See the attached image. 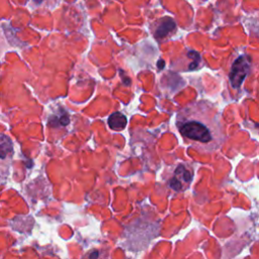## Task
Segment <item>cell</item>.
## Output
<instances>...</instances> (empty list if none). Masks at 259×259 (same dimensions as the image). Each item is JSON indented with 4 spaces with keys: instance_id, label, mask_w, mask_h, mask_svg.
Segmentation results:
<instances>
[{
    "instance_id": "2",
    "label": "cell",
    "mask_w": 259,
    "mask_h": 259,
    "mask_svg": "<svg viewBox=\"0 0 259 259\" xmlns=\"http://www.w3.org/2000/svg\"><path fill=\"white\" fill-rule=\"evenodd\" d=\"M250 70V62L246 56H240L235 60L230 73V81L234 88H239Z\"/></svg>"
},
{
    "instance_id": "8",
    "label": "cell",
    "mask_w": 259,
    "mask_h": 259,
    "mask_svg": "<svg viewBox=\"0 0 259 259\" xmlns=\"http://www.w3.org/2000/svg\"><path fill=\"white\" fill-rule=\"evenodd\" d=\"M96 256H98V253H94V254L90 255V257H96Z\"/></svg>"
},
{
    "instance_id": "3",
    "label": "cell",
    "mask_w": 259,
    "mask_h": 259,
    "mask_svg": "<svg viewBox=\"0 0 259 259\" xmlns=\"http://www.w3.org/2000/svg\"><path fill=\"white\" fill-rule=\"evenodd\" d=\"M193 178V174L189 172L183 165H179L175 170V176L172 178L169 182L170 187L175 191H180L181 189V181L189 182Z\"/></svg>"
},
{
    "instance_id": "7",
    "label": "cell",
    "mask_w": 259,
    "mask_h": 259,
    "mask_svg": "<svg viewBox=\"0 0 259 259\" xmlns=\"http://www.w3.org/2000/svg\"><path fill=\"white\" fill-rule=\"evenodd\" d=\"M49 124L52 127H57V126H66L69 124V116L65 114L62 115V117L58 116H52L49 120Z\"/></svg>"
},
{
    "instance_id": "1",
    "label": "cell",
    "mask_w": 259,
    "mask_h": 259,
    "mask_svg": "<svg viewBox=\"0 0 259 259\" xmlns=\"http://www.w3.org/2000/svg\"><path fill=\"white\" fill-rule=\"evenodd\" d=\"M178 129L183 137L196 142L205 144L213 140V134L210 128L202 122H199L194 118L180 122L178 124Z\"/></svg>"
},
{
    "instance_id": "5",
    "label": "cell",
    "mask_w": 259,
    "mask_h": 259,
    "mask_svg": "<svg viewBox=\"0 0 259 259\" xmlns=\"http://www.w3.org/2000/svg\"><path fill=\"white\" fill-rule=\"evenodd\" d=\"M174 29H175V23L173 21L169 19L165 20L160 24L156 31H155V37L157 39H163L167 37L172 30H174Z\"/></svg>"
},
{
    "instance_id": "6",
    "label": "cell",
    "mask_w": 259,
    "mask_h": 259,
    "mask_svg": "<svg viewBox=\"0 0 259 259\" xmlns=\"http://www.w3.org/2000/svg\"><path fill=\"white\" fill-rule=\"evenodd\" d=\"M12 152V143L6 136H0V159H3L7 154Z\"/></svg>"
},
{
    "instance_id": "9",
    "label": "cell",
    "mask_w": 259,
    "mask_h": 259,
    "mask_svg": "<svg viewBox=\"0 0 259 259\" xmlns=\"http://www.w3.org/2000/svg\"><path fill=\"white\" fill-rule=\"evenodd\" d=\"M34 1H37V2H41L42 0H34Z\"/></svg>"
},
{
    "instance_id": "4",
    "label": "cell",
    "mask_w": 259,
    "mask_h": 259,
    "mask_svg": "<svg viewBox=\"0 0 259 259\" xmlns=\"http://www.w3.org/2000/svg\"><path fill=\"white\" fill-rule=\"evenodd\" d=\"M108 123H109V126L112 130L122 131L127 127L128 119H127L126 115H123L122 113H115V114H113L109 117Z\"/></svg>"
}]
</instances>
